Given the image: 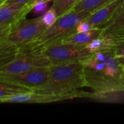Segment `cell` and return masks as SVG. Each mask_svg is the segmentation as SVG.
Here are the masks:
<instances>
[{
    "instance_id": "obj_30",
    "label": "cell",
    "mask_w": 124,
    "mask_h": 124,
    "mask_svg": "<svg viewBox=\"0 0 124 124\" xmlns=\"http://www.w3.org/2000/svg\"><path fill=\"white\" fill-rule=\"evenodd\" d=\"M0 103H1V101H0Z\"/></svg>"
},
{
    "instance_id": "obj_29",
    "label": "cell",
    "mask_w": 124,
    "mask_h": 124,
    "mask_svg": "<svg viewBox=\"0 0 124 124\" xmlns=\"http://www.w3.org/2000/svg\"><path fill=\"white\" fill-rule=\"evenodd\" d=\"M6 0H0V2H1V1H5Z\"/></svg>"
},
{
    "instance_id": "obj_20",
    "label": "cell",
    "mask_w": 124,
    "mask_h": 124,
    "mask_svg": "<svg viewBox=\"0 0 124 124\" xmlns=\"http://www.w3.org/2000/svg\"><path fill=\"white\" fill-rule=\"evenodd\" d=\"M116 41L115 53L117 59L120 62L124 65V38H113Z\"/></svg>"
},
{
    "instance_id": "obj_26",
    "label": "cell",
    "mask_w": 124,
    "mask_h": 124,
    "mask_svg": "<svg viewBox=\"0 0 124 124\" xmlns=\"http://www.w3.org/2000/svg\"><path fill=\"white\" fill-rule=\"evenodd\" d=\"M113 38H124V34H122V35H119V36H111Z\"/></svg>"
},
{
    "instance_id": "obj_4",
    "label": "cell",
    "mask_w": 124,
    "mask_h": 124,
    "mask_svg": "<svg viewBox=\"0 0 124 124\" xmlns=\"http://www.w3.org/2000/svg\"><path fill=\"white\" fill-rule=\"evenodd\" d=\"M41 17L35 19H21L12 25L7 42L15 47H20L36 40L46 29Z\"/></svg>"
},
{
    "instance_id": "obj_16",
    "label": "cell",
    "mask_w": 124,
    "mask_h": 124,
    "mask_svg": "<svg viewBox=\"0 0 124 124\" xmlns=\"http://www.w3.org/2000/svg\"><path fill=\"white\" fill-rule=\"evenodd\" d=\"M81 0H54L51 7L57 12L58 17L73 9Z\"/></svg>"
},
{
    "instance_id": "obj_7",
    "label": "cell",
    "mask_w": 124,
    "mask_h": 124,
    "mask_svg": "<svg viewBox=\"0 0 124 124\" xmlns=\"http://www.w3.org/2000/svg\"><path fill=\"white\" fill-rule=\"evenodd\" d=\"M78 97H91L100 98L97 93H89L81 90H76L75 92L67 94H47L38 93L34 92L23 93L7 97L1 100V103H36L45 104L57 101H62L65 100H72Z\"/></svg>"
},
{
    "instance_id": "obj_2",
    "label": "cell",
    "mask_w": 124,
    "mask_h": 124,
    "mask_svg": "<svg viewBox=\"0 0 124 124\" xmlns=\"http://www.w3.org/2000/svg\"><path fill=\"white\" fill-rule=\"evenodd\" d=\"M48 81L33 90L38 93L67 94L86 86L83 65L81 62L51 65Z\"/></svg>"
},
{
    "instance_id": "obj_25",
    "label": "cell",
    "mask_w": 124,
    "mask_h": 124,
    "mask_svg": "<svg viewBox=\"0 0 124 124\" xmlns=\"http://www.w3.org/2000/svg\"><path fill=\"white\" fill-rule=\"evenodd\" d=\"M122 34H124V30H122L121 32H119V33H116V34H114V35H112V36H119V35H122ZM109 36V35H108Z\"/></svg>"
},
{
    "instance_id": "obj_18",
    "label": "cell",
    "mask_w": 124,
    "mask_h": 124,
    "mask_svg": "<svg viewBox=\"0 0 124 124\" xmlns=\"http://www.w3.org/2000/svg\"><path fill=\"white\" fill-rule=\"evenodd\" d=\"M54 0H35L31 7V12L37 17L41 16L48 9Z\"/></svg>"
},
{
    "instance_id": "obj_27",
    "label": "cell",
    "mask_w": 124,
    "mask_h": 124,
    "mask_svg": "<svg viewBox=\"0 0 124 124\" xmlns=\"http://www.w3.org/2000/svg\"><path fill=\"white\" fill-rule=\"evenodd\" d=\"M122 69H123V71L124 73V65H122Z\"/></svg>"
},
{
    "instance_id": "obj_12",
    "label": "cell",
    "mask_w": 124,
    "mask_h": 124,
    "mask_svg": "<svg viewBox=\"0 0 124 124\" xmlns=\"http://www.w3.org/2000/svg\"><path fill=\"white\" fill-rule=\"evenodd\" d=\"M101 28H104L102 35L112 36L124 29V3L115 15L105 23Z\"/></svg>"
},
{
    "instance_id": "obj_22",
    "label": "cell",
    "mask_w": 124,
    "mask_h": 124,
    "mask_svg": "<svg viewBox=\"0 0 124 124\" xmlns=\"http://www.w3.org/2000/svg\"><path fill=\"white\" fill-rule=\"evenodd\" d=\"M93 28L91 24L85 19L81 20L76 25V32H86L92 30Z\"/></svg>"
},
{
    "instance_id": "obj_23",
    "label": "cell",
    "mask_w": 124,
    "mask_h": 124,
    "mask_svg": "<svg viewBox=\"0 0 124 124\" xmlns=\"http://www.w3.org/2000/svg\"><path fill=\"white\" fill-rule=\"evenodd\" d=\"M35 0H6L4 3L7 4H12V3H18V4H31Z\"/></svg>"
},
{
    "instance_id": "obj_10",
    "label": "cell",
    "mask_w": 124,
    "mask_h": 124,
    "mask_svg": "<svg viewBox=\"0 0 124 124\" xmlns=\"http://www.w3.org/2000/svg\"><path fill=\"white\" fill-rule=\"evenodd\" d=\"M124 0H113L85 18L93 28H101L110 20L124 4Z\"/></svg>"
},
{
    "instance_id": "obj_8",
    "label": "cell",
    "mask_w": 124,
    "mask_h": 124,
    "mask_svg": "<svg viewBox=\"0 0 124 124\" xmlns=\"http://www.w3.org/2000/svg\"><path fill=\"white\" fill-rule=\"evenodd\" d=\"M49 77V66L18 73H0L1 80L23 86L32 90L44 86L48 81Z\"/></svg>"
},
{
    "instance_id": "obj_21",
    "label": "cell",
    "mask_w": 124,
    "mask_h": 124,
    "mask_svg": "<svg viewBox=\"0 0 124 124\" xmlns=\"http://www.w3.org/2000/svg\"><path fill=\"white\" fill-rule=\"evenodd\" d=\"M11 28L12 25L0 24V42H7V37Z\"/></svg>"
},
{
    "instance_id": "obj_1",
    "label": "cell",
    "mask_w": 124,
    "mask_h": 124,
    "mask_svg": "<svg viewBox=\"0 0 124 124\" xmlns=\"http://www.w3.org/2000/svg\"><path fill=\"white\" fill-rule=\"evenodd\" d=\"M114 48L92 53L81 62L86 86L93 89L101 99L124 92L122 64L117 59Z\"/></svg>"
},
{
    "instance_id": "obj_9",
    "label": "cell",
    "mask_w": 124,
    "mask_h": 124,
    "mask_svg": "<svg viewBox=\"0 0 124 124\" xmlns=\"http://www.w3.org/2000/svg\"><path fill=\"white\" fill-rule=\"evenodd\" d=\"M31 4H7L0 5V24L13 25L25 18L31 12Z\"/></svg>"
},
{
    "instance_id": "obj_14",
    "label": "cell",
    "mask_w": 124,
    "mask_h": 124,
    "mask_svg": "<svg viewBox=\"0 0 124 124\" xmlns=\"http://www.w3.org/2000/svg\"><path fill=\"white\" fill-rule=\"evenodd\" d=\"M32 89L0 79V101L15 95L31 92Z\"/></svg>"
},
{
    "instance_id": "obj_5",
    "label": "cell",
    "mask_w": 124,
    "mask_h": 124,
    "mask_svg": "<svg viewBox=\"0 0 124 124\" xmlns=\"http://www.w3.org/2000/svg\"><path fill=\"white\" fill-rule=\"evenodd\" d=\"M51 65L42 51H27L17 49L16 56L0 66V73H18Z\"/></svg>"
},
{
    "instance_id": "obj_13",
    "label": "cell",
    "mask_w": 124,
    "mask_h": 124,
    "mask_svg": "<svg viewBox=\"0 0 124 124\" xmlns=\"http://www.w3.org/2000/svg\"><path fill=\"white\" fill-rule=\"evenodd\" d=\"M116 41L115 39L108 35H102L101 36L96 38L91 41L89 43L84 45L86 49L91 54L108 50L115 47Z\"/></svg>"
},
{
    "instance_id": "obj_17",
    "label": "cell",
    "mask_w": 124,
    "mask_h": 124,
    "mask_svg": "<svg viewBox=\"0 0 124 124\" xmlns=\"http://www.w3.org/2000/svg\"><path fill=\"white\" fill-rule=\"evenodd\" d=\"M17 54V47L9 44L0 47V66L12 60Z\"/></svg>"
},
{
    "instance_id": "obj_28",
    "label": "cell",
    "mask_w": 124,
    "mask_h": 124,
    "mask_svg": "<svg viewBox=\"0 0 124 124\" xmlns=\"http://www.w3.org/2000/svg\"><path fill=\"white\" fill-rule=\"evenodd\" d=\"M4 2V1H1V2H0V5H1Z\"/></svg>"
},
{
    "instance_id": "obj_11",
    "label": "cell",
    "mask_w": 124,
    "mask_h": 124,
    "mask_svg": "<svg viewBox=\"0 0 124 124\" xmlns=\"http://www.w3.org/2000/svg\"><path fill=\"white\" fill-rule=\"evenodd\" d=\"M104 33V28H96L86 32H75L63 39L60 42L76 45H86L93 39L101 36Z\"/></svg>"
},
{
    "instance_id": "obj_15",
    "label": "cell",
    "mask_w": 124,
    "mask_h": 124,
    "mask_svg": "<svg viewBox=\"0 0 124 124\" xmlns=\"http://www.w3.org/2000/svg\"><path fill=\"white\" fill-rule=\"evenodd\" d=\"M113 0H81L73 9L92 13Z\"/></svg>"
},
{
    "instance_id": "obj_24",
    "label": "cell",
    "mask_w": 124,
    "mask_h": 124,
    "mask_svg": "<svg viewBox=\"0 0 124 124\" xmlns=\"http://www.w3.org/2000/svg\"><path fill=\"white\" fill-rule=\"evenodd\" d=\"M10 44H9L8 42H0V47L1 46H7V45H9ZM12 45V44H11ZM13 46V45H12Z\"/></svg>"
},
{
    "instance_id": "obj_3",
    "label": "cell",
    "mask_w": 124,
    "mask_h": 124,
    "mask_svg": "<svg viewBox=\"0 0 124 124\" xmlns=\"http://www.w3.org/2000/svg\"><path fill=\"white\" fill-rule=\"evenodd\" d=\"M90 14L86 11L71 9L59 16L55 23L46 28L36 40L17 49L27 51H42L47 46L60 42L65 37L75 33L77 24Z\"/></svg>"
},
{
    "instance_id": "obj_19",
    "label": "cell",
    "mask_w": 124,
    "mask_h": 124,
    "mask_svg": "<svg viewBox=\"0 0 124 124\" xmlns=\"http://www.w3.org/2000/svg\"><path fill=\"white\" fill-rule=\"evenodd\" d=\"M40 17L43 23L48 28L55 23L58 17V15L56 10L52 7H51Z\"/></svg>"
},
{
    "instance_id": "obj_6",
    "label": "cell",
    "mask_w": 124,
    "mask_h": 124,
    "mask_svg": "<svg viewBox=\"0 0 124 124\" xmlns=\"http://www.w3.org/2000/svg\"><path fill=\"white\" fill-rule=\"evenodd\" d=\"M42 52L49 59L51 65L81 62L91 54L84 45L62 42L49 45Z\"/></svg>"
}]
</instances>
